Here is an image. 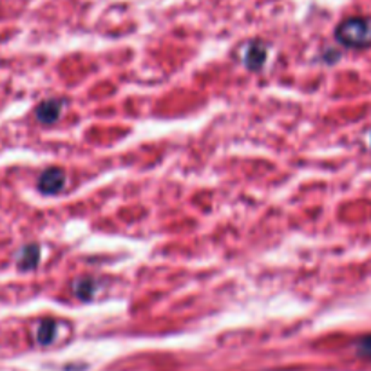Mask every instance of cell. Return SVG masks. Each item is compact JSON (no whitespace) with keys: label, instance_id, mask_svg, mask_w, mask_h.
<instances>
[{"label":"cell","instance_id":"7a4b0ae2","mask_svg":"<svg viewBox=\"0 0 371 371\" xmlns=\"http://www.w3.org/2000/svg\"><path fill=\"white\" fill-rule=\"evenodd\" d=\"M66 185V174L60 169H47L38 180V188L44 194H59Z\"/></svg>","mask_w":371,"mask_h":371},{"label":"cell","instance_id":"8992f818","mask_svg":"<svg viewBox=\"0 0 371 371\" xmlns=\"http://www.w3.org/2000/svg\"><path fill=\"white\" fill-rule=\"evenodd\" d=\"M54 335H56V324L51 319H46V321L40 322L37 329V341L38 344L42 346H49L51 342L54 341Z\"/></svg>","mask_w":371,"mask_h":371},{"label":"cell","instance_id":"52a82bcc","mask_svg":"<svg viewBox=\"0 0 371 371\" xmlns=\"http://www.w3.org/2000/svg\"><path fill=\"white\" fill-rule=\"evenodd\" d=\"M92 290H95V283H92L91 279H87V277H82V279L73 283V292H75V296L82 300L91 299Z\"/></svg>","mask_w":371,"mask_h":371},{"label":"cell","instance_id":"6da1fadb","mask_svg":"<svg viewBox=\"0 0 371 371\" xmlns=\"http://www.w3.org/2000/svg\"><path fill=\"white\" fill-rule=\"evenodd\" d=\"M335 38L342 46L363 49L371 46V18L353 17L341 22L335 30Z\"/></svg>","mask_w":371,"mask_h":371},{"label":"cell","instance_id":"5b68a950","mask_svg":"<svg viewBox=\"0 0 371 371\" xmlns=\"http://www.w3.org/2000/svg\"><path fill=\"white\" fill-rule=\"evenodd\" d=\"M264 60H267V46L261 42L252 44L250 49L246 51V59H245L246 66L250 67L252 71H257V69H261Z\"/></svg>","mask_w":371,"mask_h":371},{"label":"cell","instance_id":"3957f363","mask_svg":"<svg viewBox=\"0 0 371 371\" xmlns=\"http://www.w3.org/2000/svg\"><path fill=\"white\" fill-rule=\"evenodd\" d=\"M60 111H62V102L59 100H47L44 104L38 105L37 109V118L42 123L49 126L60 118Z\"/></svg>","mask_w":371,"mask_h":371},{"label":"cell","instance_id":"277c9868","mask_svg":"<svg viewBox=\"0 0 371 371\" xmlns=\"http://www.w3.org/2000/svg\"><path fill=\"white\" fill-rule=\"evenodd\" d=\"M38 261H40V248L37 245L24 246L18 254V268L20 270H33L38 267Z\"/></svg>","mask_w":371,"mask_h":371},{"label":"cell","instance_id":"ba28073f","mask_svg":"<svg viewBox=\"0 0 371 371\" xmlns=\"http://www.w3.org/2000/svg\"><path fill=\"white\" fill-rule=\"evenodd\" d=\"M357 353H359L363 359L371 360V335H366V337L360 339L359 344H357Z\"/></svg>","mask_w":371,"mask_h":371}]
</instances>
